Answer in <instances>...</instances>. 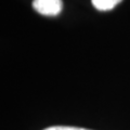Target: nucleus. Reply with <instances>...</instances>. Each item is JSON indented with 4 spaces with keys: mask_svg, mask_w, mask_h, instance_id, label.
Instances as JSON below:
<instances>
[{
    "mask_svg": "<svg viewBox=\"0 0 130 130\" xmlns=\"http://www.w3.org/2000/svg\"><path fill=\"white\" fill-rule=\"evenodd\" d=\"M32 8L42 15L54 16L62 11L63 2L62 0H34Z\"/></svg>",
    "mask_w": 130,
    "mask_h": 130,
    "instance_id": "1",
    "label": "nucleus"
},
{
    "mask_svg": "<svg viewBox=\"0 0 130 130\" xmlns=\"http://www.w3.org/2000/svg\"><path fill=\"white\" fill-rule=\"evenodd\" d=\"M91 1L95 9L100 11H107L112 10L114 7L120 3L121 0H91Z\"/></svg>",
    "mask_w": 130,
    "mask_h": 130,
    "instance_id": "2",
    "label": "nucleus"
},
{
    "mask_svg": "<svg viewBox=\"0 0 130 130\" xmlns=\"http://www.w3.org/2000/svg\"><path fill=\"white\" fill-rule=\"evenodd\" d=\"M43 130H89V129L78 128V127H70V126H54V127H49Z\"/></svg>",
    "mask_w": 130,
    "mask_h": 130,
    "instance_id": "3",
    "label": "nucleus"
}]
</instances>
